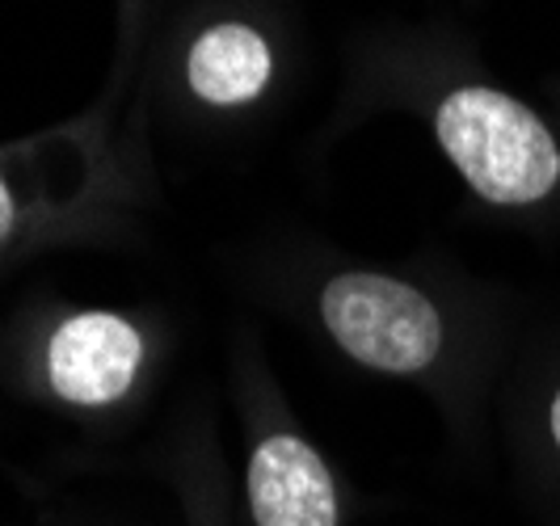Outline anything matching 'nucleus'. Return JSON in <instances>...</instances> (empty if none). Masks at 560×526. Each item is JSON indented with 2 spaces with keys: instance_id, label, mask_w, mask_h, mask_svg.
<instances>
[{
  "instance_id": "0eeeda50",
  "label": "nucleus",
  "mask_w": 560,
  "mask_h": 526,
  "mask_svg": "<svg viewBox=\"0 0 560 526\" xmlns=\"http://www.w3.org/2000/svg\"><path fill=\"white\" fill-rule=\"evenodd\" d=\"M552 439H557V446H560V391H557V400H552Z\"/></svg>"
},
{
  "instance_id": "f03ea898",
  "label": "nucleus",
  "mask_w": 560,
  "mask_h": 526,
  "mask_svg": "<svg viewBox=\"0 0 560 526\" xmlns=\"http://www.w3.org/2000/svg\"><path fill=\"white\" fill-rule=\"evenodd\" d=\"M320 316L334 341L363 366L409 375L434 362L443 320L409 282L384 274H341L320 295Z\"/></svg>"
},
{
  "instance_id": "423d86ee",
  "label": "nucleus",
  "mask_w": 560,
  "mask_h": 526,
  "mask_svg": "<svg viewBox=\"0 0 560 526\" xmlns=\"http://www.w3.org/2000/svg\"><path fill=\"white\" fill-rule=\"evenodd\" d=\"M13 220H18V202H13V195H9V186L0 182V241L13 232Z\"/></svg>"
},
{
  "instance_id": "39448f33",
  "label": "nucleus",
  "mask_w": 560,
  "mask_h": 526,
  "mask_svg": "<svg viewBox=\"0 0 560 526\" xmlns=\"http://www.w3.org/2000/svg\"><path fill=\"white\" fill-rule=\"evenodd\" d=\"M186 77L202 102L211 106H245L253 102L270 77H275V56L270 43L253 26L241 22H220L207 34H198L186 59Z\"/></svg>"
},
{
  "instance_id": "7ed1b4c3",
  "label": "nucleus",
  "mask_w": 560,
  "mask_h": 526,
  "mask_svg": "<svg viewBox=\"0 0 560 526\" xmlns=\"http://www.w3.org/2000/svg\"><path fill=\"white\" fill-rule=\"evenodd\" d=\"M140 359L143 341L131 320L114 312H81L51 332L47 375L72 405H110L131 388Z\"/></svg>"
},
{
  "instance_id": "20e7f679",
  "label": "nucleus",
  "mask_w": 560,
  "mask_h": 526,
  "mask_svg": "<svg viewBox=\"0 0 560 526\" xmlns=\"http://www.w3.org/2000/svg\"><path fill=\"white\" fill-rule=\"evenodd\" d=\"M257 526H337V489L320 455L295 434L261 439L249 459Z\"/></svg>"
},
{
  "instance_id": "f257e3e1",
  "label": "nucleus",
  "mask_w": 560,
  "mask_h": 526,
  "mask_svg": "<svg viewBox=\"0 0 560 526\" xmlns=\"http://www.w3.org/2000/svg\"><path fill=\"white\" fill-rule=\"evenodd\" d=\"M434 131L468 186L489 202L523 207L557 186L560 152L552 131L498 89H455L434 114Z\"/></svg>"
}]
</instances>
